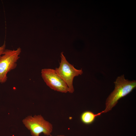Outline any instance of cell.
Here are the masks:
<instances>
[{
    "instance_id": "obj_1",
    "label": "cell",
    "mask_w": 136,
    "mask_h": 136,
    "mask_svg": "<svg viewBox=\"0 0 136 136\" xmlns=\"http://www.w3.org/2000/svg\"><path fill=\"white\" fill-rule=\"evenodd\" d=\"M114 83V89L107 99L104 113L111 110L120 99L129 94L136 87V81L126 79L124 75L118 77Z\"/></svg>"
},
{
    "instance_id": "obj_2",
    "label": "cell",
    "mask_w": 136,
    "mask_h": 136,
    "mask_svg": "<svg viewBox=\"0 0 136 136\" xmlns=\"http://www.w3.org/2000/svg\"><path fill=\"white\" fill-rule=\"evenodd\" d=\"M22 122L30 131L32 136H40L43 133L47 136L50 135L53 130L52 124L46 120L41 115L33 116H29L23 119Z\"/></svg>"
},
{
    "instance_id": "obj_3",
    "label": "cell",
    "mask_w": 136,
    "mask_h": 136,
    "mask_svg": "<svg viewBox=\"0 0 136 136\" xmlns=\"http://www.w3.org/2000/svg\"><path fill=\"white\" fill-rule=\"evenodd\" d=\"M21 51L20 47L15 50L5 49L0 57V83L5 82L8 73L16 67Z\"/></svg>"
},
{
    "instance_id": "obj_4",
    "label": "cell",
    "mask_w": 136,
    "mask_h": 136,
    "mask_svg": "<svg viewBox=\"0 0 136 136\" xmlns=\"http://www.w3.org/2000/svg\"><path fill=\"white\" fill-rule=\"evenodd\" d=\"M63 52L60 54L61 61L58 67L55 70L60 78L65 82L69 90V92L72 93L74 91L73 85L74 78L81 75L83 73L82 69L78 70L67 60L63 54Z\"/></svg>"
},
{
    "instance_id": "obj_5",
    "label": "cell",
    "mask_w": 136,
    "mask_h": 136,
    "mask_svg": "<svg viewBox=\"0 0 136 136\" xmlns=\"http://www.w3.org/2000/svg\"><path fill=\"white\" fill-rule=\"evenodd\" d=\"M41 74L47 85L51 89L62 93L69 92L67 86L55 70L44 69L41 70Z\"/></svg>"
},
{
    "instance_id": "obj_6",
    "label": "cell",
    "mask_w": 136,
    "mask_h": 136,
    "mask_svg": "<svg viewBox=\"0 0 136 136\" xmlns=\"http://www.w3.org/2000/svg\"><path fill=\"white\" fill-rule=\"evenodd\" d=\"M103 113V111L97 114H95L91 111H85L81 114L80 117V120L81 122L84 124L87 125H89L94 122L97 117L100 116Z\"/></svg>"
},
{
    "instance_id": "obj_7",
    "label": "cell",
    "mask_w": 136,
    "mask_h": 136,
    "mask_svg": "<svg viewBox=\"0 0 136 136\" xmlns=\"http://www.w3.org/2000/svg\"><path fill=\"white\" fill-rule=\"evenodd\" d=\"M6 44L4 42L3 44L1 46H0V57L3 54L6 49Z\"/></svg>"
},
{
    "instance_id": "obj_8",
    "label": "cell",
    "mask_w": 136,
    "mask_h": 136,
    "mask_svg": "<svg viewBox=\"0 0 136 136\" xmlns=\"http://www.w3.org/2000/svg\"><path fill=\"white\" fill-rule=\"evenodd\" d=\"M50 136H52L51 135H50ZM57 136H65L64 135H58Z\"/></svg>"
}]
</instances>
